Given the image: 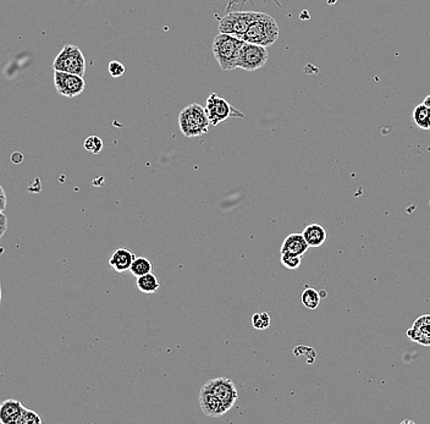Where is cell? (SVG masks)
<instances>
[{"instance_id":"ac0fdd59","label":"cell","mask_w":430,"mask_h":424,"mask_svg":"<svg viewBox=\"0 0 430 424\" xmlns=\"http://www.w3.org/2000/svg\"><path fill=\"white\" fill-rule=\"evenodd\" d=\"M301 301L308 310H317L321 303V293L313 288H307L301 295Z\"/></svg>"},{"instance_id":"30bf717a","label":"cell","mask_w":430,"mask_h":424,"mask_svg":"<svg viewBox=\"0 0 430 424\" xmlns=\"http://www.w3.org/2000/svg\"><path fill=\"white\" fill-rule=\"evenodd\" d=\"M408 338L423 346H430V314L418 317L407 330Z\"/></svg>"},{"instance_id":"52a82bcc","label":"cell","mask_w":430,"mask_h":424,"mask_svg":"<svg viewBox=\"0 0 430 424\" xmlns=\"http://www.w3.org/2000/svg\"><path fill=\"white\" fill-rule=\"evenodd\" d=\"M205 112L212 126H217L227 122L230 117H244L239 109L232 107L225 98L219 97L217 93L209 95L205 103Z\"/></svg>"},{"instance_id":"d6986e66","label":"cell","mask_w":430,"mask_h":424,"mask_svg":"<svg viewBox=\"0 0 430 424\" xmlns=\"http://www.w3.org/2000/svg\"><path fill=\"white\" fill-rule=\"evenodd\" d=\"M280 262L287 269L294 271V269H297L301 266L302 256L290 252H280Z\"/></svg>"},{"instance_id":"cb8c5ba5","label":"cell","mask_w":430,"mask_h":424,"mask_svg":"<svg viewBox=\"0 0 430 424\" xmlns=\"http://www.w3.org/2000/svg\"><path fill=\"white\" fill-rule=\"evenodd\" d=\"M6 229H8V218L4 212H0V239L4 236Z\"/></svg>"},{"instance_id":"2e32d148","label":"cell","mask_w":430,"mask_h":424,"mask_svg":"<svg viewBox=\"0 0 430 424\" xmlns=\"http://www.w3.org/2000/svg\"><path fill=\"white\" fill-rule=\"evenodd\" d=\"M413 120L416 122L417 126L429 131L430 130V109L426 107V104L422 103L417 105L413 110Z\"/></svg>"},{"instance_id":"277c9868","label":"cell","mask_w":430,"mask_h":424,"mask_svg":"<svg viewBox=\"0 0 430 424\" xmlns=\"http://www.w3.org/2000/svg\"><path fill=\"white\" fill-rule=\"evenodd\" d=\"M179 126L182 135L192 139L205 135L210 126V122L205 109L200 104L192 103L182 109L179 115Z\"/></svg>"},{"instance_id":"7a4b0ae2","label":"cell","mask_w":430,"mask_h":424,"mask_svg":"<svg viewBox=\"0 0 430 424\" xmlns=\"http://www.w3.org/2000/svg\"><path fill=\"white\" fill-rule=\"evenodd\" d=\"M244 43L245 41L239 37L219 32V35L214 38L212 50L214 58L217 59V64L222 70L231 71L237 69V60Z\"/></svg>"},{"instance_id":"5bb4252c","label":"cell","mask_w":430,"mask_h":424,"mask_svg":"<svg viewBox=\"0 0 430 424\" xmlns=\"http://www.w3.org/2000/svg\"><path fill=\"white\" fill-rule=\"evenodd\" d=\"M309 249L302 234H291L284 240L280 252H290L299 256H304Z\"/></svg>"},{"instance_id":"3957f363","label":"cell","mask_w":430,"mask_h":424,"mask_svg":"<svg viewBox=\"0 0 430 424\" xmlns=\"http://www.w3.org/2000/svg\"><path fill=\"white\" fill-rule=\"evenodd\" d=\"M280 28L275 18L270 15L258 13L253 23L249 26V31L242 36V41L253 45L270 47L277 41Z\"/></svg>"},{"instance_id":"4fadbf2b","label":"cell","mask_w":430,"mask_h":424,"mask_svg":"<svg viewBox=\"0 0 430 424\" xmlns=\"http://www.w3.org/2000/svg\"><path fill=\"white\" fill-rule=\"evenodd\" d=\"M302 235L311 249H319L326 244V230L319 224H311V225L306 226Z\"/></svg>"},{"instance_id":"7402d4cb","label":"cell","mask_w":430,"mask_h":424,"mask_svg":"<svg viewBox=\"0 0 430 424\" xmlns=\"http://www.w3.org/2000/svg\"><path fill=\"white\" fill-rule=\"evenodd\" d=\"M42 422H43V418L37 412L25 408L18 424H40Z\"/></svg>"},{"instance_id":"8fae6325","label":"cell","mask_w":430,"mask_h":424,"mask_svg":"<svg viewBox=\"0 0 430 424\" xmlns=\"http://www.w3.org/2000/svg\"><path fill=\"white\" fill-rule=\"evenodd\" d=\"M26 407L18 400H5L0 404V423L18 424Z\"/></svg>"},{"instance_id":"d4e9b609","label":"cell","mask_w":430,"mask_h":424,"mask_svg":"<svg viewBox=\"0 0 430 424\" xmlns=\"http://www.w3.org/2000/svg\"><path fill=\"white\" fill-rule=\"evenodd\" d=\"M6 204H8V197H6L3 186L0 185V212H4Z\"/></svg>"},{"instance_id":"5b68a950","label":"cell","mask_w":430,"mask_h":424,"mask_svg":"<svg viewBox=\"0 0 430 424\" xmlns=\"http://www.w3.org/2000/svg\"><path fill=\"white\" fill-rule=\"evenodd\" d=\"M54 71L75 73L80 76H85L86 73V59L82 50L73 45H65L59 54L56 55L54 61L52 64Z\"/></svg>"},{"instance_id":"ffe728a7","label":"cell","mask_w":430,"mask_h":424,"mask_svg":"<svg viewBox=\"0 0 430 424\" xmlns=\"http://www.w3.org/2000/svg\"><path fill=\"white\" fill-rule=\"evenodd\" d=\"M252 324H253L254 329H268V328L270 326V316L268 314L267 312L256 313V314H253V317H252Z\"/></svg>"},{"instance_id":"4316f807","label":"cell","mask_w":430,"mask_h":424,"mask_svg":"<svg viewBox=\"0 0 430 424\" xmlns=\"http://www.w3.org/2000/svg\"><path fill=\"white\" fill-rule=\"evenodd\" d=\"M0 303H1V283H0Z\"/></svg>"},{"instance_id":"44dd1931","label":"cell","mask_w":430,"mask_h":424,"mask_svg":"<svg viewBox=\"0 0 430 424\" xmlns=\"http://www.w3.org/2000/svg\"><path fill=\"white\" fill-rule=\"evenodd\" d=\"M85 148L88 151V152H91L93 154L100 153V151L103 149V141L98 136H90V137H87L86 141H85Z\"/></svg>"},{"instance_id":"ba28073f","label":"cell","mask_w":430,"mask_h":424,"mask_svg":"<svg viewBox=\"0 0 430 424\" xmlns=\"http://www.w3.org/2000/svg\"><path fill=\"white\" fill-rule=\"evenodd\" d=\"M268 59H269V53L267 47L245 42L239 55L237 69L252 73L262 69L267 64Z\"/></svg>"},{"instance_id":"83f0119b","label":"cell","mask_w":430,"mask_h":424,"mask_svg":"<svg viewBox=\"0 0 430 424\" xmlns=\"http://www.w3.org/2000/svg\"><path fill=\"white\" fill-rule=\"evenodd\" d=\"M429 206H430V201H429Z\"/></svg>"},{"instance_id":"6da1fadb","label":"cell","mask_w":430,"mask_h":424,"mask_svg":"<svg viewBox=\"0 0 430 424\" xmlns=\"http://www.w3.org/2000/svg\"><path fill=\"white\" fill-rule=\"evenodd\" d=\"M237 397L239 393L232 380L229 378L210 379L201 389V408L208 417H220L234 407Z\"/></svg>"},{"instance_id":"e0dca14e","label":"cell","mask_w":430,"mask_h":424,"mask_svg":"<svg viewBox=\"0 0 430 424\" xmlns=\"http://www.w3.org/2000/svg\"><path fill=\"white\" fill-rule=\"evenodd\" d=\"M130 271H131L132 276L140 278V276H145L153 271V263L150 262L148 258L136 257L132 263Z\"/></svg>"},{"instance_id":"9c48e42d","label":"cell","mask_w":430,"mask_h":424,"mask_svg":"<svg viewBox=\"0 0 430 424\" xmlns=\"http://www.w3.org/2000/svg\"><path fill=\"white\" fill-rule=\"evenodd\" d=\"M54 86L56 92L66 98H75L81 95L86 87L83 76L75 73L55 71Z\"/></svg>"},{"instance_id":"7c38bea8","label":"cell","mask_w":430,"mask_h":424,"mask_svg":"<svg viewBox=\"0 0 430 424\" xmlns=\"http://www.w3.org/2000/svg\"><path fill=\"white\" fill-rule=\"evenodd\" d=\"M135 258L136 256L131 249H118L112 254V257L109 259V264L117 273H125V271H130Z\"/></svg>"},{"instance_id":"603a6c76","label":"cell","mask_w":430,"mask_h":424,"mask_svg":"<svg viewBox=\"0 0 430 424\" xmlns=\"http://www.w3.org/2000/svg\"><path fill=\"white\" fill-rule=\"evenodd\" d=\"M108 70L110 76L115 77V78L124 76L125 71H126V69H125L123 64L120 63V61H117V60H113V61L109 63Z\"/></svg>"},{"instance_id":"484cf974","label":"cell","mask_w":430,"mask_h":424,"mask_svg":"<svg viewBox=\"0 0 430 424\" xmlns=\"http://www.w3.org/2000/svg\"><path fill=\"white\" fill-rule=\"evenodd\" d=\"M423 103L426 104V107L430 109V95H426V100H424V102H423Z\"/></svg>"},{"instance_id":"8992f818","label":"cell","mask_w":430,"mask_h":424,"mask_svg":"<svg viewBox=\"0 0 430 424\" xmlns=\"http://www.w3.org/2000/svg\"><path fill=\"white\" fill-rule=\"evenodd\" d=\"M258 13L256 11H234L225 15L219 21L217 30L220 33H227L242 38L246 32L249 31V26L253 23Z\"/></svg>"},{"instance_id":"9a60e30c","label":"cell","mask_w":430,"mask_h":424,"mask_svg":"<svg viewBox=\"0 0 430 424\" xmlns=\"http://www.w3.org/2000/svg\"><path fill=\"white\" fill-rule=\"evenodd\" d=\"M137 288H138L141 293L150 295V293H155L158 291L160 284H159L158 278L152 271V273H148L145 276L137 278Z\"/></svg>"}]
</instances>
